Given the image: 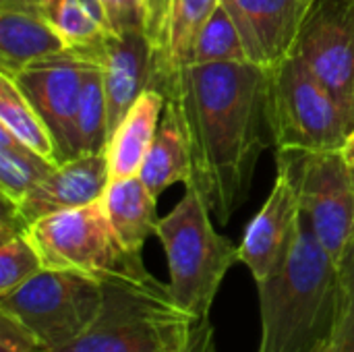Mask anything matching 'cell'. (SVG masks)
<instances>
[{
	"mask_svg": "<svg viewBox=\"0 0 354 352\" xmlns=\"http://www.w3.org/2000/svg\"><path fill=\"white\" fill-rule=\"evenodd\" d=\"M268 71L253 62L189 64L164 91L191 151L189 187L220 224L249 197L261 151L274 143L268 120Z\"/></svg>",
	"mask_w": 354,
	"mask_h": 352,
	"instance_id": "1",
	"label": "cell"
},
{
	"mask_svg": "<svg viewBox=\"0 0 354 352\" xmlns=\"http://www.w3.org/2000/svg\"><path fill=\"white\" fill-rule=\"evenodd\" d=\"M257 290L259 352H313L330 342L340 305V268L303 212L284 261Z\"/></svg>",
	"mask_w": 354,
	"mask_h": 352,
	"instance_id": "2",
	"label": "cell"
},
{
	"mask_svg": "<svg viewBox=\"0 0 354 352\" xmlns=\"http://www.w3.org/2000/svg\"><path fill=\"white\" fill-rule=\"evenodd\" d=\"M95 324L75 342L44 352H185L197 317L183 309L170 286L151 274L106 282Z\"/></svg>",
	"mask_w": 354,
	"mask_h": 352,
	"instance_id": "3",
	"label": "cell"
},
{
	"mask_svg": "<svg viewBox=\"0 0 354 352\" xmlns=\"http://www.w3.org/2000/svg\"><path fill=\"white\" fill-rule=\"evenodd\" d=\"M156 237L168 259L174 301L197 319H209L222 280L239 261V247L216 232L209 207L189 185L176 207L160 218Z\"/></svg>",
	"mask_w": 354,
	"mask_h": 352,
	"instance_id": "4",
	"label": "cell"
},
{
	"mask_svg": "<svg viewBox=\"0 0 354 352\" xmlns=\"http://www.w3.org/2000/svg\"><path fill=\"white\" fill-rule=\"evenodd\" d=\"M25 234L44 268L79 272L104 284L149 276L141 255L131 253L116 237L102 199L44 216L29 224Z\"/></svg>",
	"mask_w": 354,
	"mask_h": 352,
	"instance_id": "5",
	"label": "cell"
},
{
	"mask_svg": "<svg viewBox=\"0 0 354 352\" xmlns=\"http://www.w3.org/2000/svg\"><path fill=\"white\" fill-rule=\"evenodd\" d=\"M268 120L278 151H340L353 133L330 89L299 58L268 71Z\"/></svg>",
	"mask_w": 354,
	"mask_h": 352,
	"instance_id": "6",
	"label": "cell"
},
{
	"mask_svg": "<svg viewBox=\"0 0 354 352\" xmlns=\"http://www.w3.org/2000/svg\"><path fill=\"white\" fill-rule=\"evenodd\" d=\"M104 299V282L79 272L44 268L0 297V313L19 322L46 351H56L81 338L95 324Z\"/></svg>",
	"mask_w": 354,
	"mask_h": 352,
	"instance_id": "7",
	"label": "cell"
},
{
	"mask_svg": "<svg viewBox=\"0 0 354 352\" xmlns=\"http://www.w3.org/2000/svg\"><path fill=\"white\" fill-rule=\"evenodd\" d=\"M278 168L290 176L301 212L340 268L354 247V170L342 151H278Z\"/></svg>",
	"mask_w": 354,
	"mask_h": 352,
	"instance_id": "8",
	"label": "cell"
},
{
	"mask_svg": "<svg viewBox=\"0 0 354 352\" xmlns=\"http://www.w3.org/2000/svg\"><path fill=\"white\" fill-rule=\"evenodd\" d=\"M295 56L338 100L354 131V0H311Z\"/></svg>",
	"mask_w": 354,
	"mask_h": 352,
	"instance_id": "9",
	"label": "cell"
},
{
	"mask_svg": "<svg viewBox=\"0 0 354 352\" xmlns=\"http://www.w3.org/2000/svg\"><path fill=\"white\" fill-rule=\"evenodd\" d=\"M91 64L93 62L81 60L73 54H64L35 62L10 75L15 85L48 127L58 164L79 158L77 112L85 73Z\"/></svg>",
	"mask_w": 354,
	"mask_h": 352,
	"instance_id": "10",
	"label": "cell"
},
{
	"mask_svg": "<svg viewBox=\"0 0 354 352\" xmlns=\"http://www.w3.org/2000/svg\"><path fill=\"white\" fill-rule=\"evenodd\" d=\"M234 19L249 62L263 71L295 56L311 0H222Z\"/></svg>",
	"mask_w": 354,
	"mask_h": 352,
	"instance_id": "11",
	"label": "cell"
},
{
	"mask_svg": "<svg viewBox=\"0 0 354 352\" xmlns=\"http://www.w3.org/2000/svg\"><path fill=\"white\" fill-rule=\"evenodd\" d=\"M220 0H151L147 37L151 44L149 87L166 91L191 64L193 50Z\"/></svg>",
	"mask_w": 354,
	"mask_h": 352,
	"instance_id": "12",
	"label": "cell"
},
{
	"mask_svg": "<svg viewBox=\"0 0 354 352\" xmlns=\"http://www.w3.org/2000/svg\"><path fill=\"white\" fill-rule=\"evenodd\" d=\"M301 218V203L290 176L278 168L274 189L245 230L239 245V261L245 263L255 282L268 280L284 261Z\"/></svg>",
	"mask_w": 354,
	"mask_h": 352,
	"instance_id": "13",
	"label": "cell"
},
{
	"mask_svg": "<svg viewBox=\"0 0 354 352\" xmlns=\"http://www.w3.org/2000/svg\"><path fill=\"white\" fill-rule=\"evenodd\" d=\"M108 154H89L58 164L31 193L15 203V214L23 228L35 220L95 203L104 197L110 185Z\"/></svg>",
	"mask_w": 354,
	"mask_h": 352,
	"instance_id": "14",
	"label": "cell"
},
{
	"mask_svg": "<svg viewBox=\"0 0 354 352\" xmlns=\"http://www.w3.org/2000/svg\"><path fill=\"white\" fill-rule=\"evenodd\" d=\"M108 133L110 137L124 120L129 110L149 87L151 81V44L145 31L110 35L102 60Z\"/></svg>",
	"mask_w": 354,
	"mask_h": 352,
	"instance_id": "15",
	"label": "cell"
},
{
	"mask_svg": "<svg viewBox=\"0 0 354 352\" xmlns=\"http://www.w3.org/2000/svg\"><path fill=\"white\" fill-rule=\"evenodd\" d=\"M71 54L39 8L0 4V73L15 75L35 62Z\"/></svg>",
	"mask_w": 354,
	"mask_h": 352,
	"instance_id": "16",
	"label": "cell"
},
{
	"mask_svg": "<svg viewBox=\"0 0 354 352\" xmlns=\"http://www.w3.org/2000/svg\"><path fill=\"white\" fill-rule=\"evenodd\" d=\"M164 108V93L153 87H147L135 102V106L129 110L124 120L118 124V129L108 141L106 151L112 180L139 174L149 145L158 133Z\"/></svg>",
	"mask_w": 354,
	"mask_h": 352,
	"instance_id": "17",
	"label": "cell"
},
{
	"mask_svg": "<svg viewBox=\"0 0 354 352\" xmlns=\"http://www.w3.org/2000/svg\"><path fill=\"white\" fill-rule=\"evenodd\" d=\"M156 201L158 197L145 187L139 174L110 180L102 197L116 237L135 255H141L145 241L158 230Z\"/></svg>",
	"mask_w": 354,
	"mask_h": 352,
	"instance_id": "18",
	"label": "cell"
},
{
	"mask_svg": "<svg viewBox=\"0 0 354 352\" xmlns=\"http://www.w3.org/2000/svg\"><path fill=\"white\" fill-rule=\"evenodd\" d=\"M139 178L160 197L168 187L191 178V151L180 114L174 104L166 102L158 133L141 164Z\"/></svg>",
	"mask_w": 354,
	"mask_h": 352,
	"instance_id": "19",
	"label": "cell"
},
{
	"mask_svg": "<svg viewBox=\"0 0 354 352\" xmlns=\"http://www.w3.org/2000/svg\"><path fill=\"white\" fill-rule=\"evenodd\" d=\"M39 12L81 60L102 64L110 33L79 0H39Z\"/></svg>",
	"mask_w": 354,
	"mask_h": 352,
	"instance_id": "20",
	"label": "cell"
},
{
	"mask_svg": "<svg viewBox=\"0 0 354 352\" xmlns=\"http://www.w3.org/2000/svg\"><path fill=\"white\" fill-rule=\"evenodd\" d=\"M58 164L23 145L0 124V191L12 205L31 193Z\"/></svg>",
	"mask_w": 354,
	"mask_h": 352,
	"instance_id": "21",
	"label": "cell"
},
{
	"mask_svg": "<svg viewBox=\"0 0 354 352\" xmlns=\"http://www.w3.org/2000/svg\"><path fill=\"white\" fill-rule=\"evenodd\" d=\"M0 124L6 127L23 145L58 164L52 135L44 124L41 116L27 102V98L21 93L15 81L2 73H0Z\"/></svg>",
	"mask_w": 354,
	"mask_h": 352,
	"instance_id": "22",
	"label": "cell"
},
{
	"mask_svg": "<svg viewBox=\"0 0 354 352\" xmlns=\"http://www.w3.org/2000/svg\"><path fill=\"white\" fill-rule=\"evenodd\" d=\"M108 106L102 66L91 64L85 73L77 112V151L79 156L108 151Z\"/></svg>",
	"mask_w": 354,
	"mask_h": 352,
	"instance_id": "23",
	"label": "cell"
},
{
	"mask_svg": "<svg viewBox=\"0 0 354 352\" xmlns=\"http://www.w3.org/2000/svg\"><path fill=\"white\" fill-rule=\"evenodd\" d=\"M209 62H249L241 31L222 0L201 29L191 60V64Z\"/></svg>",
	"mask_w": 354,
	"mask_h": 352,
	"instance_id": "24",
	"label": "cell"
},
{
	"mask_svg": "<svg viewBox=\"0 0 354 352\" xmlns=\"http://www.w3.org/2000/svg\"><path fill=\"white\" fill-rule=\"evenodd\" d=\"M44 270V261L25 232L0 237V297L12 293Z\"/></svg>",
	"mask_w": 354,
	"mask_h": 352,
	"instance_id": "25",
	"label": "cell"
},
{
	"mask_svg": "<svg viewBox=\"0 0 354 352\" xmlns=\"http://www.w3.org/2000/svg\"><path fill=\"white\" fill-rule=\"evenodd\" d=\"M330 352H354V247L340 266V305Z\"/></svg>",
	"mask_w": 354,
	"mask_h": 352,
	"instance_id": "26",
	"label": "cell"
},
{
	"mask_svg": "<svg viewBox=\"0 0 354 352\" xmlns=\"http://www.w3.org/2000/svg\"><path fill=\"white\" fill-rule=\"evenodd\" d=\"M100 2L106 10L108 25L114 35L137 33V31L147 33L151 0H100Z\"/></svg>",
	"mask_w": 354,
	"mask_h": 352,
	"instance_id": "27",
	"label": "cell"
},
{
	"mask_svg": "<svg viewBox=\"0 0 354 352\" xmlns=\"http://www.w3.org/2000/svg\"><path fill=\"white\" fill-rule=\"evenodd\" d=\"M0 352H44V346L19 322L0 313Z\"/></svg>",
	"mask_w": 354,
	"mask_h": 352,
	"instance_id": "28",
	"label": "cell"
},
{
	"mask_svg": "<svg viewBox=\"0 0 354 352\" xmlns=\"http://www.w3.org/2000/svg\"><path fill=\"white\" fill-rule=\"evenodd\" d=\"M185 352H218L216 351V342H214V326L209 324V319H199L193 336L189 340V346Z\"/></svg>",
	"mask_w": 354,
	"mask_h": 352,
	"instance_id": "29",
	"label": "cell"
},
{
	"mask_svg": "<svg viewBox=\"0 0 354 352\" xmlns=\"http://www.w3.org/2000/svg\"><path fill=\"white\" fill-rule=\"evenodd\" d=\"M340 151H342L344 160L348 162V166L354 170V131L348 135V139H346V143H344V147Z\"/></svg>",
	"mask_w": 354,
	"mask_h": 352,
	"instance_id": "30",
	"label": "cell"
},
{
	"mask_svg": "<svg viewBox=\"0 0 354 352\" xmlns=\"http://www.w3.org/2000/svg\"><path fill=\"white\" fill-rule=\"evenodd\" d=\"M0 4H12V6H29V8H37L39 0H0Z\"/></svg>",
	"mask_w": 354,
	"mask_h": 352,
	"instance_id": "31",
	"label": "cell"
},
{
	"mask_svg": "<svg viewBox=\"0 0 354 352\" xmlns=\"http://www.w3.org/2000/svg\"><path fill=\"white\" fill-rule=\"evenodd\" d=\"M313 352H330V342H328V344H322L319 349H315Z\"/></svg>",
	"mask_w": 354,
	"mask_h": 352,
	"instance_id": "32",
	"label": "cell"
}]
</instances>
